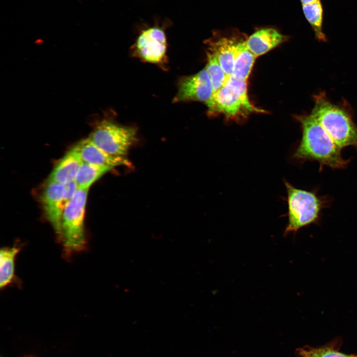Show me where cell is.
I'll list each match as a JSON object with an SVG mask.
<instances>
[{"instance_id":"obj_1","label":"cell","mask_w":357,"mask_h":357,"mask_svg":"<svg viewBox=\"0 0 357 357\" xmlns=\"http://www.w3.org/2000/svg\"><path fill=\"white\" fill-rule=\"evenodd\" d=\"M298 119L301 124L302 137L293 154L295 159L317 161L320 170L324 166L333 169L346 167L349 160L343 158L342 149L313 116H300Z\"/></svg>"},{"instance_id":"obj_2","label":"cell","mask_w":357,"mask_h":357,"mask_svg":"<svg viewBox=\"0 0 357 357\" xmlns=\"http://www.w3.org/2000/svg\"><path fill=\"white\" fill-rule=\"evenodd\" d=\"M314 99L310 115L340 148L353 146L357 149V126L349 113L330 102L323 93L314 95Z\"/></svg>"},{"instance_id":"obj_3","label":"cell","mask_w":357,"mask_h":357,"mask_svg":"<svg viewBox=\"0 0 357 357\" xmlns=\"http://www.w3.org/2000/svg\"><path fill=\"white\" fill-rule=\"evenodd\" d=\"M89 189L78 188L63 212L61 220L62 254L67 260L86 248L84 215Z\"/></svg>"},{"instance_id":"obj_4","label":"cell","mask_w":357,"mask_h":357,"mask_svg":"<svg viewBox=\"0 0 357 357\" xmlns=\"http://www.w3.org/2000/svg\"><path fill=\"white\" fill-rule=\"evenodd\" d=\"M210 114H222L230 119L245 118L254 112H262L250 102L246 81L230 76L225 85L215 93L206 105Z\"/></svg>"},{"instance_id":"obj_5","label":"cell","mask_w":357,"mask_h":357,"mask_svg":"<svg viewBox=\"0 0 357 357\" xmlns=\"http://www.w3.org/2000/svg\"><path fill=\"white\" fill-rule=\"evenodd\" d=\"M284 183L288 210V222L284 232L287 235L316 222L325 201L314 191L297 188L286 180Z\"/></svg>"},{"instance_id":"obj_6","label":"cell","mask_w":357,"mask_h":357,"mask_svg":"<svg viewBox=\"0 0 357 357\" xmlns=\"http://www.w3.org/2000/svg\"><path fill=\"white\" fill-rule=\"evenodd\" d=\"M136 136L134 127L104 120L96 126L88 138L108 153L124 156L135 142Z\"/></svg>"},{"instance_id":"obj_7","label":"cell","mask_w":357,"mask_h":357,"mask_svg":"<svg viewBox=\"0 0 357 357\" xmlns=\"http://www.w3.org/2000/svg\"><path fill=\"white\" fill-rule=\"evenodd\" d=\"M77 189L74 181L64 184L47 181L42 194L41 202L45 214L60 242H61L63 212Z\"/></svg>"},{"instance_id":"obj_8","label":"cell","mask_w":357,"mask_h":357,"mask_svg":"<svg viewBox=\"0 0 357 357\" xmlns=\"http://www.w3.org/2000/svg\"><path fill=\"white\" fill-rule=\"evenodd\" d=\"M132 49L134 56L144 61L164 63L167 59V40L163 28L153 26L142 30Z\"/></svg>"},{"instance_id":"obj_9","label":"cell","mask_w":357,"mask_h":357,"mask_svg":"<svg viewBox=\"0 0 357 357\" xmlns=\"http://www.w3.org/2000/svg\"><path fill=\"white\" fill-rule=\"evenodd\" d=\"M177 89L173 99L175 103L197 101L207 105L213 95L211 81L205 67L194 74L180 77Z\"/></svg>"},{"instance_id":"obj_10","label":"cell","mask_w":357,"mask_h":357,"mask_svg":"<svg viewBox=\"0 0 357 357\" xmlns=\"http://www.w3.org/2000/svg\"><path fill=\"white\" fill-rule=\"evenodd\" d=\"M74 147L83 162L113 168L119 166H131L130 162L124 156L108 153L95 144L88 137L81 140Z\"/></svg>"},{"instance_id":"obj_11","label":"cell","mask_w":357,"mask_h":357,"mask_svg":"<svg viewBox=\"0 0 357 357\" xmlns=\"http://www.w3.org/2000/svg\"><path fill=\"white\" fill-rule=\"evenodd\" d=\"M239 40L226 36L207 40L208 51L217 58L222 69L229 77L232 75L235 54Z\"/></svg>"},{"instance_id":"obj_12","label":"cell","mask_w":357,"mask_h":357,"mask_svg":"<svg viewBox=\"0 0 357 357\" xmlns=\"http://www.w3.org/2000/svg\"><path fill=\"white\" fill-rule=\"evenodd\" d=\"M287 40V37L273 28L260 29L245 40L247 48L256 57L267 53Z\"/></svg>"},{"instance_id":"obj_13","label":"cell","mask_w":357,"mask_h":357,"mask_svg":"<svg viewBox=\"0 0 357 357\" xmlns=\"http://www.w3.org/2000/svg\"><path fill=\"white\" fill-rule=\"evenodd\" d=\"M82 162L79 153L74 147L57 164L47 181L62 184L74 181Z\"/></svg>"},{"instance_id":"obj_14","label":"cell","mask_w":357,"mask_h":357,"mask_svg":"<svg viewBox=\"0 0 357 357\" xmlns=\"http://www.w3.org/2000/svg\"><path fill=\"white\" fill-rule=\"evenodd\" d=\"M22 249V245L15 243L5 246L0 250V288L2 290L17 282L15 259Z\"/></svg>"},{"instance_id":"obj_15","label":"cell","mask_w":357,"mask_h":357,"mask_svg":"<svg viewBox=\"0 0 357 357\" xmlns=\"http://www.w3.org/2000/svg\"><path fill=\"white\" fill-rule=\"evenodd\" d=\"M256 56L247 47L245 40H239L237 45L232 76L246 81L251 72Z\"/></svg>"},{"instance_id":"obj_16","label":"cell","mask_w":357,"mask_h":357,"mask_svg":"<svg viewBox=\"0 0 357 357\" xmlns=\"http://www.w3.org/2000/svg\"><path fill=\"white\" fill-rule=\"evenodd\" d=\"M304 16L310 25L315 39L319 42H326L327 39L323 31V7L321 0L302 4Z\"/></svg>"},{"instance_id":"obj_17","label":"cell","mask_w":357,"mask_h":357,"mask_svg":"<svg viewBox=\"0 0 357 357\" xmlns=\"http://www.w3.org/2000/svg\"><path fill=\"white\" fill-rule=\"evenodd\" d=\"M113 168L82 162L74 181L78 188L89 189L90 186Z\"/></svg>"},{"instance_id":"obj_18","label":"cell","mask_w":357,"mask_h":357,"mask_svg":"<svg viewBox=\"0 0 357 357\" xmlns=\"http://www.w3.org/2000/svg\"><path fill=\"white\" fill-rule=\"evenodd\" d=\"M205 67L210 77L214 94L225 85L229 77L215 55L208 51H207V63Z\"/></svg>"},{"instance_id":"obj_19","label":"cell","mask_w":357,"mask_h":357,"mask_svg":"<svg viewBox=\"0 0 357 357\" xmlns=\"http://www.w3.org/2000/svg\"><path fill=\"white\" fill-rule=\"evenodd\" d=\"M297 351L300 357H357L346 355L327 347H304L298 349Z\"/></svg>"},{"instance_id":"obj_20","label":"cell","mask_w":357,"mask_h":357,"mask_svg":"<svg viewBox=\"0 0 357 357\" xmlns=\"http://www.w3.org/2000/svg\"><path fill=\"white\" fill-rule=\"evenodd\" d=\"M318 0H300V1L301 3V5L302 4H308L315 1H317Z\"/></svg>"}]
</instances>
